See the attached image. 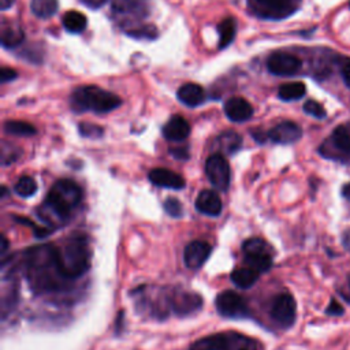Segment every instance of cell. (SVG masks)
Instances as JSON below:
<instances>
[{
    "instance_id": "obj_1",
    "label": "cell",
    "mask_w": 350,
    "mask_h": 350,
    "mask_svg": "<svg viewBox=\"0 0 350 350\" xmlns=\"http://www.w3.org/2000/svg\"><path fill=\"white\" fill-rule=\"evenodd\" d=\"M23 267L26 282L37 295L68 291L72 283V279L63 272L53 245L46 243L27 249Z\"/></svg>"
},
{
    "instance_id": "obj_2",
    "label": "cell",
    "mask_w": 350,
    "mask_h": 350,
    "mask_svg": "<svg viewBox=\"0 0 350 350\" xmlns=\"http://www.w3.org/2000/svg\"><path fill=\"white\" fill-rule=\"evenodd\" d=\"M81 201V187L71 179H60L55 182L42 204L37 208V215L51 228H59L70 220L72 211Z\"/></svg>"
},
{
    "instance_id": "obj_3",
    "label": "cell",
    "mask_w": 350,
    "mask_h": 350,
    "mask_svg": "<svg viewBox=\"0 0 350 350\" xmlns=\"http://www.w3.org/2000/svg\"><path fill=\"white\" fill-rule=\"evenodd\" d=\"M56 250L59 264L70 279L75 280L89 271L92 250L86 235L71 234L62 242L60 246H56Z\"/></svg>"
},
{
    "instance_id": "obj_4",
    "label": "cell",
    "mask_w": 350,
    "mask_h": 350,
    "mask_svg": "<svg viewBox=\"0 0 350 350\" xmlns=\"http://www.w3.org/2000/svg\"><path fill=\"white\" fill-rule=\"evenodd\" d=\"M70 103L72 109L78 112L92 111L105 113L118 108L122 104V100L116 94L104 90L103 88L88 85L77 88L70 97Z\"/></svg>"
},
{
    "instance_id": "obj_5",
    "label": "cell",
    "mask_w": 350,
    "mask_h": 350,
    "mask_svg": "<svg viewBox=\"0 0 350 350\" xmlns=\"http://www.w3.org/2000/svg\"><path fill=\"white\" fill-rule=\"evenodd\" d=\"M190 350H260V345L247 335L230 331L202 336L193 342Z\"/></svg>"
},
{
    "instance_id": "obj_6",
    "label": "cell",
    "mask_w": 350,
    "mask_h": 350,
    "mask_svg": "<svg viewBox=\"0 0 350 350\" xmlns=\"http://www.w3.org/2000/svg\"><path fill=\"white\" fill-rule=\"evenodd\" d=\"M319 152L325 159L350 163V126H338L321 144Z\"/></svg>"
},
{
    "instance_id": "obj_7",
    "label": "cell",
    "mask_w": 350,
    "mask_h": 350,
    "mask_svg": "<svg viewBox=\"0 0 350 350\" xmlns=\"http://www.w3.org/2000/svg\"><path fill=\"white\" fill-rule=\"evenodd\" d=\"M245 261L256 271L267 272L272 267L273 254L271 246L261 238H249L242 243Z\"/></svg>"
},
{
    "instance_id": "obj_8",
    "label": "cell",
    "mask_w": 350,
    "mask_h": 350,
    "mask_svg": "<svg viewBox=\"0 0 350 350\" xmlns=\"http://www.w3.org/2000/svg\"><path fill=\"white\" fill-rule=\"evenodd\" d=\"M205 174L209 182L219 190L227 191L231 182V171L228 161L221 153L211 154L205 161Z\"/></svg>"
},
{
    "instance_id": "obj_9",
    "label": "cell",
    "mask_w": 350,
    "mask_h": 350,
    "mask_svg": "<svg viewBox=\"0 0 350 350\" xmlns=\"http://www.w3.org/2000/svg\"><path fill=\"white\" fill-rule=\"evenodd\" d=\"M171 312L179 317L189 316L202 308V297L198 293L171 288L168 290Z\"/></svg>"
},
{
    "instance_id": "obj_10",
    "label": "cell",
    "mask_w": 350,
    "mask_h": 350,
    "mask_svg": "<svg viewBox=\"0 0 350 350\" xmlns=\"http://www.w3.org/2000/svg\"><path fill=\"white\" fill-rule=\"evenodd\" d=\"M271 317L282 328H290L297 317V304L290 293L278 294L271 305Z\"/></svg>"
},
{
    "instance_id": "obj_11",
    "label": "cell",
    "mask_w": 350,
    "mask_h": 350,
    "mask_svg": "<svg viewBox=\"0 0 350 350\" xmlns=\"http://www.w3.org/2000/svg\"><path fill=\"white\" fill-rule=\"evenodd\" d=\"M219 314L224 317H246L249 316V306L242 295L235 291L224 290L221 291L215 301Z\"/></svg>"
},
{
    "instance_id": "obj_12",
    "label": "cell",
    "mask_w": 350,
    "mask_h": 350,
    "mask_svg": "<svg viewBox=\"0 0 350 350\" xmlns=\"http://www.w3.org/2000/svg\"><path fill=\"white\" fill-rule=\"evenodd\" d=\"M301 66L299 57L284 52H275L267 59L268 71L278 77L294 75L301 70Z\"/></svg>"
},
{
    "instance_id": "obj_13",
    "label": "cell",
    "mask_w": 350,
    "mask_h": 350,
    "mask_svg": "<svg viewBox=\"0 0 350 350\" xmlns=\"http://www.w3.org/2000/svg\"><path fill=\"white\" fill-rule=\"evenodd\" d=\"M212 246L205 241H191L186 245L183 250L185 265L190 269L201 268L209 258Z\"/></svg>"
},
{
    "instance_id": "obj_14",
    "label": "cell",
    "mask_w": 350,
    "mask_h": 350,
    "mask_svg": "<svg viewBox=\"0 0 350 350\" xmlns=\"http://www.w3.org/2000/svg\"><path fill=\"white\" fill-rule=\"evenodd\" d=\"M301 135H302L301 127L291 120L280 122L268 131V138L272 142L280 144V145L294 144L301 138Z\"/></svg>"
},
{
    "instance_id": "obj_15",
    "label": "cell",
    "mask_w": 350,
    "mask_h": 350,
    "mask_svg": "<svg viewBox=\"0 0 350 350\" xmlns=\"http://www.w3.org/2000/svg\"><path fill=\"white\" fill-rule=\"evenodd\" d=\"M148 178L152 185H154L157 187H164V189L180 190L186 185L185 179L179 174H176L168 168H153V170H150Z\"/></svg>"
},
{
    "instance_id": "obj_16",
    "label": "cell",
    "mask_w": 350,
    "mask_h": 350,
    "mask_svg": "<svg viewBox=\"0 0 350 350\" xmlns=\"http://www.w3.org/2000/svg\"><path fill=\"white\" fill-rule=\"evenodd\" d=\"M224 113L232 122H246L253 116V107L242 97H231L224 104Z\"/></svg>"
},
{
    "instance_id": "obj_17",
    "label": "cell",
    "mask_w": 350,
    "mask_h": 350,
    "mask_svg": "<svg viewBox=\"0 0 350 350\" xmlns=\"http://www.w3.org/2000/svg\"><path fill=\"white\" fill-rule=\"evenodd\" d=\"M196 209L202 215L219 216L221 213L223 204L216 191L202 190L196 198Z\"/></svg>"
},
{
    "instance_id": "obj_18",
    "label": "cell",
    "mask_w": 350,
    "mask_h": 350,
    "mask_svg": "<svg viewBox=\"0 0 350 350\" xmlns=\"http://www.w3.org/2000/svg\"><path fill=\"white\" fill-rule=\"evenodd\" d=\"M189 134H190V124L180 115L171 116L170 120L163 127V135L168 141L179 142V141L186 139L189 137Z\"/></svg>"
},
{
    "instance_id": "obj_19",
    "label": "cell",
    "mask_w": 350,
    "mask_h": 350,
    "mask_svg": "<svg viewBox=\"0 0 350 350\" xmlns=\"http://www.w3.org/2000/svg\"><path fill=\"white\" fill-rule=\"evenodd\" d=\"M178 98L187 107H197L205 101V92L200 85L189 82L179 88Z\"/></svg>"
},
{
    "instance_id": "obj_20",
    "label": "cell",
    "mask_w": 350,
    "mask_h": 350,
    "mask_svg": "<svg viewBox=\"0 0 350 350\" xmlns=\"http://www.w3.org/2000/svg\"><path fill=\"white\" fill-rule=\"evenodd\" d=\"M256 3L268 12L269 18H283L294 11L291 0H256Z\"/></svg>"
},
{
    "instance_id": "obj_21",
    "label": "cell",
    "mask_w": 350,
    "mask_h": 350,
    "mask_svg": "<svg viewBox=\"0 0 350 350\" xmlns=\"http://www.w3.org/2000/svg\"><path fill=\"white\" fill-rule=\"evenodd\" d=\"M219 149L226 154H234L242 146V137L234 130H226L216 138Z\"/></svg>"
},
{
    "instance_id": "obj_22",
    "label": "cell",
    "mask_w": 350,
    "mask_h": 350,
    "mask_svg": "<svg viewBox=\"0 0 350 350\" xmlns=\"http://www.w3.org/2000/svg\"><path fill=\"white\" fill-rule=\"evenodd\" d=\"M260 276V272L252 267L246 268H237L231 272L232 283L239 288H249L252 287Z\"/></svg>"
},
{
    "instance_id": "obj_23",
    "label": "cell",
    "mask_w": 350,
    "mask_h": 350,
    "mask_svg": "<svg viewBox=\"0 0 350 350\" xmlns=\"http://www.w3.org/2000/svg\"><path fill=\"white\" fill-rule=\"evenodd\" d=\"M112 7L118 12L134 14L138 16L148 15V7L145 0H112Z\"/></svg>"
},
{
    "instance_id": "obj_24",
    "label": "cell",
    "mask_w": 350,
    "mask_h": 350,
    "mask_svg": "<svg viewBox=\"0 0 350 350\" xmlns=\"http://www.w3.org/2000/svg\"><path fill=\"white\" fill-rule=\"evenodd\" d=\"M306 93V86L302 82H288L280 85L278 90V96L280 100L284 101H291V100H298L304 97Z\"/></svg>"
},
{
    "instance_id": "obj_25",
    "label": "cell",
    "mask_w": 350,
    "mask_h": 350,
    "mask_svg": "<svg viewBox=\"0 0 350 350\" xmlns=\"http://www.w3.org/2000/svg\"><path fill=\"white\" fill-rule=\"evenodd\" d=\"M86 16L79 11H68L63 15V26L71 33H81L86 27Z\"/></svg>"
},
{
    "instance_id": "obj_26",
    "label": "cell",
    "mask_w": 350,
    "mask_h": 350,
    "mask_svg": "<svg viewBox=\"0 0 350 350\" xmlns=\"http://www.w3.org/2000/svg\"><path fill=\"white\" fill-rule=\"evenodd\" d=\"M219 48L223 49L226 46H228L235 37V31H237V26H235V21L234 18H226L219 23Z\"/></svg>"
},
{
    "instance_id": "obj_27",
    "label": "cell",
    "mask_w": 350,
    "mask_h": 350,
    "mask_svg": "<svg viewBox=\"0 0 350 350\" xmlns=\"http://www.w3.org/2000/svg\"><path fill=\"white\" fill-rule=\"evenodd\" d=\"M4 131L11 135L18 137H31L37 133L36 127L23 120H7L4 123Z\"/></svg>"
},
{
    "instance_id": "obj_28",
    "label": "cell",
    "mask_w": 350,
    "mask_h": 350,
    "mask_svg": "<svg viewBox=\"0 0 350 350\" xmlns=\"http://www.w3.org/2000/svg\"><path fill=\"white\" fill-rule=\"evenodd\" d=\"M57 0H31V12L38 18H49L57 11Z\"/></svg>"
},
{
    "instance_id": "obj_29",
    "label": "cell",
    "mask_w": 350,
    "mask_h": 350,
    "mask_svg": "<svg viewBox=\"0 0 350 350\" xmlns=\"http://www.w3.org/2000/svg\"><path fill=\"white\" fill-rule=\"evenodd\" d=\"M25 40L23 30L16 26L3 27L1 30V44L4 48H14L18 46Z\"/></svg>"
},
{
    "instance_id": "obj_30",
    "label": "cell",
    "mask_w": 350,
    "mask_h": 350,
    "mask_svg": "<svg viewBox=\"0 0 350 350\" xmlns=\"http://www.w3.org/2000/svg\"><path fill=\"white\" fill-rule=\"evenodd\" d=\"M14 191L19 196V197H23V198H29L31 196L36 194L37 191V182L29 176V175H23L21 176L16 183L14 185Z\"/></svg>"
},
{
    "instance_id": "obj_31",
    "label": "cell",
    "mask_w": 350,
    "mask_h": 350,
    "mask_svg": "<svg viewBox=\"0 0 350 350\" xmlns=\"http://www.w3.org/2000/svg\"><path fill=\"white\" fill-rule=\"evenodd\" d=\"M21 149L15 145L8 144L7 141L1 142V165H10L11 163H14L15 160H18V157L21 156Z\"/></svg>"
},
{
    "instance_id": "obj_32",
    "label": "cell",
    "mask_w": 350,
    "mask_h": 350,
    "mask_svg": "<svg viewBox=\"0 0 350 350\" xmlns=\"http://www.w3.org/2000/svg\"><path fill=\"white\" fill-rule=\"evenodd\" d=\"M78 130H79V134L86 138H100L104 134V129L93 123H79Z\"/></svg>"
},
{
    "instance_id": "obj_33",
    "label": "cell",
    "mask_w": 350,
    "mask_h": 350,
    "mask_svg": "<svg viewBox=\"0 0 350 350\" xmlns=\"http://www.w3.org/2000/svg\"><path fill=\"white\" fill-rule=\"evenodd\" d=\"M164 209L171 217H180L183 215V208L180 201L174 197H168L164 201Z\"/></svg>"
},
{
    "instance_id": "obj_34",
    "label": "cell",
    "mask_w": 350,
    "mask_h": 350,
    "mask_svg": "<svg viewBox=\"0 0 350 350\" xmlns=\"http://www.w3.org/2000/svg\"><path fill=\"white\" fill-rule=\"evenodd\" d=\"M304 111L308 113V115H310V116H313V118H317V119H323V118H325V109H324V107L321 105V104H319L317 101H314V100H308L305 104H304Z\"/></svg>"
},
{
    "instance_id": "obj_35",
    "label": "cell",
    "mask_w": 350,
    "mask_h": 350,
    "mask_svg": "<svg viewBox=\"0 0 350 350\" xmlns=\"http://www.w3.org/2000/svg\"><path fill=\"white\" fill-rule=\"evenodd\" d=\"M343 312H345L343 306L335 299H331L329 305L325 309V313L329 314V316H340V314H343Z\"/></svg>"
},
{
    "instance_id": "obj_36",
    "label": "cell",
    "mask_w": 350,
    "mask_h": 350,
    "mask_svg": "<svg viewBox=\"0 0 350 350\" xmlns=\"http://www.w3.org/2000/svg\"><path fill=\"white\" fill-rule=\"evenodd\" d=\"M16 77H18V74L15 70L8 68V67H1V70H0V81L1 82H10V81L15 79Z\"/></svg>"
},
{
    "instance_id": "obj_37",
    "label": "cell",
    "mask_w": 350,
    "mask_h": 350,
    "mask_svg": "<svg viewBox=\"0 0 350 350\" xmlns=\"http://www.w3.org/2000/svg\"><path fill=\"white\" fill-rule=\"evenodd\" d=\"M170 153L178 159V160H187L189 159V152H187V148L185 146H180V148H171L170 149Z\"/></svg>"
},
{
    "instance_id": "obj_38",
    "label": "cell",
    "mask_w": 350,
    "mask_h": 350,
    "mask_svg": "<svg viewBox=\"0 0 350 350\" xmlns=\"http://www.w3.org/2000/svg\"><path fill=\"white\" fill-rule=\"evenodd\" d=\"M342 78H343V82L346 83L347 88H350V59H347L343 66H342Z\"/></svg>"
},
{
    "instance_id": "obj_39",
    "label": "cell",
    "mask_w": 350,
    "mask_h": 350,
    "mask_svg": "<svg viewBox=\"0 0 350 350\" xmlns=\"http://www.w3.org/2000/svg\"><path fill=\"white\" fill-rule=\"evenodd\" d=\"M342 242H343V246L350 252V228H349V230H346V231L343 232Z\"/></svg>"
},
{
    "instance_id": "obj_40",
    "label": "cell",
    "mask_w": 350,
    "mask_h": 350,
    "mask_svg": "<svg viewBox=\"0 0 350 350\" xmlns=\"http://www.w3.org/2000/svg\"><path fill=\"white\" fill-rule=\"evenodd\" d=\"M7 249H8V241L4 235H1V256L3 257H4V253H5Z\"/></svg>"
},
{
    "instance_id": "obj_41",
    "label": "cell",
    "mask_w": 350,
    "mask_h": 350,
    "mask_svg": "<svg viewBox=\"0 0 350 350\" xmlns=\"http://www.w3.org/2000/svg\"><path fill=\"white\" fill-rule=\"evenodd\" d=\"M14 4V0H1V10H7L8 7H11Z\"/></svg>"
},
{
    "instance_id": "obj_42",
    "label": "cell",
    "mask_w": 350,
    "mask_h": 350,
    "mask_svg": "<svg viewBox=\"0 0 350 350\" xmlns=\"http://www.w3.org/2000/svg\"><path fill=\"white\" fill-rule=\"evenodd\" d=\"M343 196L350 201V183L343 187Z\"/></svg>"
},
{
    "instance_id": "obj_43",
    "label": "cell",
    "mask_w": 350,
    "mask_h": 350,
    "mask_svg": "<svg viewBox=\"0 0 350 350\" xmlns=\"http://www.w3.org/2000/svg\"><path fill=\"white\" fill-rule=\"evenodd\" d=\"M349 290H350V278H349ZM346 298L349 299V302H350V294L349 295H346Z\"/></svg>"
},
{
    "instance_id": "obj_44",
    "label": "cell",
    "mask_w": 350,
    "mask_h": 350,
    "mask_svg": "<svg viewBox=\"0 0 350 350\" xmlns=\"http://www.w3.org/2000/svg\"><path fill=\"white\" fill-rule=\"evenodd\" d=\"M349 7H350V3H349Z\"/></svg>"
}]
</instances>
